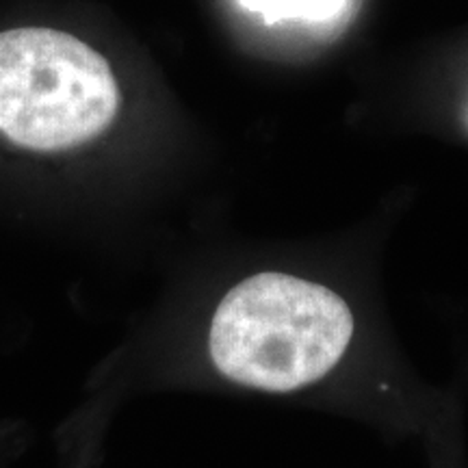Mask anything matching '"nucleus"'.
<instances>
[{
    "label": "nucleus",
    "mask_w": 468,
    "mask_h": 468,
    "mask_svg": "<svg viewBox=\"0 0 468 468\" xmlns=\"http://www.w3.org/2000/svg\"><path fill=\"white\" fill-rule=\"evenodd\" d=\"M239 5L251 14L262 16L267 25H276L282 20H335L347 0H239Z\"/></svg>",
    "instance_id": "nucleus-3"
},
{
    "label": "nucleus",
    "mask_w": 468,
    "mask_h": 468,
    "mask_svg": "<svg viewBox=\"0 0 468 468\" xmlns=\"http://www.w3.org/2000/svg\"><path fill=\"white\" fill-rule=\"evenodd\" d=\"M120 90L107 58L55 28L0 33V133L28 150H66L107 131Z\"/></svg>",
    "instance_id": "nucleus-2"
},
{
    "label": "nucleus",
    "mask_w": 468,
    "mask_h": 468,
    "mask_svg": "<svg viewBox=\"0 0 468 468\" xmlns=\"http://www.w3.org/2000/svg\"><path fill=\"white\" fill-rule=\"evenodd\" d=\"M351 336L354 314L338 292L289 273H256L219 302L208 354L234 384L292 393L324 379Z\"/></svg>",
    "instance_id": "nucleus-1"
}]
</instances>
